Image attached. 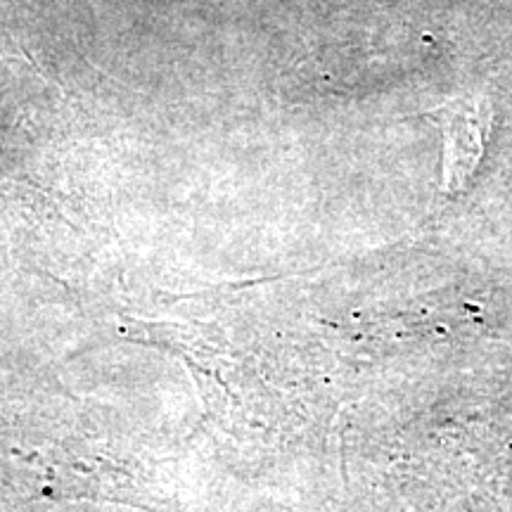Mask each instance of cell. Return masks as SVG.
Returning a JSON list of instances; mask_svg holds the SVG:
<instances>
[{"mask_svg": "<svg viewBox=\"0 0 512 512\" xmlns=\"http://www.w3.org/2000/svg\"><path fill=\"white\" fill-rule=\"evenodd\" d=\"M491 126V110L482 98L453 102L444 114L446 164L444 181L448 190H458L475 174L484 152L486 131Z\"/></svg>", "mask_w": 512, "mask_h": 512, "instance_id": "1", "label": "cell"}]
</instances>
